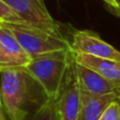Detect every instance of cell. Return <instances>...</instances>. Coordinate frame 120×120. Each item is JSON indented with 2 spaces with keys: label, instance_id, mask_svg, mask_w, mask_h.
Masks as SVG:
<instances>
[{
  "label": "cell",
  "instance_id": "1",
  "mask_svg": "<svg viewBox=\"0 0 120 120\" xmlns=\"http://www.w3.org/2000/svg\"><path fill=\"white\" fill-rule=\"evenodd\" d=\"M73 60L75 53L71 50L50 52L32 59L22 69L38 83L46 97L59 98Z\"/></svg>",
  "mask_w": 120,
  "mask_h": 120
},
{
  "label": "cell",
  "instance_id": "2",
  "mask_svg": "<svg viewBox=\"0 0 120 120\" xmlns=\"http://www.w3.org/2000/svg\"><path fill=\"white\" fill-rule=\"evenodd\" d=\"M29 75L22 67L0 71V96L9 120H25L29 115L26 106L29 97Z\"/></svg>",
  "mask_w": 120,
  "mask_h": 120
},
{
  "label": "cell",
  "instance_id": "3",
  "mask_svg": "<svg viewBox=\"0 0 120 120\" xmlns=\"http://www.w3.org/2000/svg\"><path fill=\"white\" fill-rule=\"evenodd\" d=\"M12 31L22 49L31 59L56 51L71 50L70 43L63 34H54L27 23H10L2 21Z\"/></svg>",
  "mask_w": 120,
  "mask_h": 120
},
{
  "label": "cell",
  "instance_id": "4",
  "mask_svg": "<svg viewBox=\"0 0 120 120\" xmlns=\"http://www.w3.org/2000/svg\"><path fill=\"white\" fill-rule=\"evenodd\" d=\"M28 25L50 33L62 34L60 25L52 18L43 1L39 0H1Z\"/></svg>",
  "mask_w": 120,
  "mask_h": 120
},
{
  "label": "cell",
  "instance_id": "5",
  "mask_svg": "<svg viewBox=\"0 0 120 120\" xmlns=\"http://www.w3.org/2000/svg\"><path fill=\"white\" fill-rule=\"evenodd\" d=\"M70 47L73 53H83L96 57L120 62L119 50L103 41L97 33L89 30L75 31Z\"/></svg>",
  "mask_w": 120,
  "mask_h": 120
},
{
  "label": "cell",
  "instance_id": "6",
  "mask_svg": "<svg viewBox=\"0 0 120 120\" xmlns=\"http://www.w3.org/2000/svg\"><path fill=\"white\" fill-rule=\"evenodd\" d=\"M81 107V90L75 73V60L68 68L63 88L57 98L60 120H78Z\"/></svg>",
  "mask_w": 120,
  "mask_h": 120
},
{
  "label": "cell",
  "instance_id": "7",
  "mask_svg": "<svg viewBox=\"0 0 120 120\" xmlns=\"http://www.w3.org/2000/svg\"><path fill=\"white\" fill-rule=\"evenodd\" d=\"M75 73L80 90L94 96L120 94V90L111 82L85 66L75 62Z\"/></svg>",
  "mask_w": 120,
  "mask_h": 120
},
{
  "label": "cell",
  "instance_id": "8",
  "mask_svg": "<svg viewBox=\"0 0 120 120\" xmlns=\"http://www.w3.org/2000/svg\"><path fill=\"white\" fill-rule=\"evenodd\" d=\"M75 62L96 71L120 90V62L83 53H75Z\"/></svg>",
  "mask_w": 120,
  "mask_h": 120
},
{
  "label": "cell",
  "instance_id": "9",
  "mask_svg": "<svg viewBox=\"0 0 120 120\" xmlns=\"http://www.w3.org/2000/svg\"><path fill=\"white\" fill-rule=\"evenodd\" d=\"M119 94L94 96L81 91V107L78 120H100L106 109L117 101Z\"/></svg>",
  "mask_w": 120,
  "mask_h": 120
},
{
  "label": "cell",
  "instance_id": "10",
  "mask_svg": "<svg viewBox=\"0 0 120 120\" xmlns=\"http://www.w3.org/2000/svg\"><path fill=\"white\" fill-rule=\"evenodd\" d=\"M0 48L15 67H26L32 60L2 21H0Z\"/></svg>",
  "mask_w": 120,
  "mask_h": 120
},
{
  "label": "cell",
  "instance_id": "11",
  "mask_svg": "<svg viewBox=\"0 0 120 120\" xmlns=\"http://www.w3.org/2000/svg\"><path fill=\"white\" fill-rule=\"evenodd\" d=\"M25 120H60L57 113V98L46 97L39 106L26 117Z\"/></svg>",
  "mask_w": 120,
  "mask_h": 120
},
{
  "label": "cell",
  "instance_id": "12",
  "mask_svg": "<svg viewBox=\"0 0 120 120\" xmlns=\"http://www.w3.org/2000/svg\"><path fill=\"white\" fill-rule=\"evenodd\" d=\"M0 19L10 23H27L1 0H0Z\"/></svg>",
  "mask_w": 120,
  "mask_h": 120
},
{
  "label": "cell",
  "instance_id": "13",
  "mask_svg": "<svg viewBox=\"0 0 120 120\" xmlns=\"http://www.w3.org/2000/svg\"><path fill=\"white\" fill-rule=\"evenodd\" d=\"M100 120H120V107L118 102H113L106 109Z\"/></svg>",
  "mask_w": 120,
  "mask_h": 120
},
{
  "label": "cell",
  "instance_id": "14",
  "mask_svg": "<svg viewBox=\"0 0 120 120\" xmlns=\"http://www.w3.org/2000/svg\"><path fill=\"white\" fill-rule=\"evenodd\" d=\"M12 67H15V66L11 63V61L8 59L7 55L3 53V51L0 48V71L5 69V68H12Z\"/></svg>",
  "mask_w": 120,
  "mask_h": 120
},
{
  "label": "cell",
  "instance_id": "15",
  "mask_svg": "<svg viewBox=\"0 0 120 120\" xmlns=\"http://www.w3.org/2000/svg\"><path fill=\"white\" fill-rule=\"evenodd\" d=\"M102 1H104L109 7H111V9H113L114 11H116V13L119 14V9H118V5L115 2V0H102Z\"/></svg>",
  "mask_w": 120,
  "mask_h": 120
},
{
  "label": "cell",
  "instance_id": "16",
  "mask_svg": "<svg viewBox=\"0 0 120 120\" xmlns=\"http://www.w3.org/2000/svg\"><path fill=\"white\" fill-rule=\"evenodd\" d=\"M0 120H9L5 115V112L4 109H3V105H2V100H1V96H0Z\"/></svg>",
  "mask_w": 120,
  "mask_h": 120
},
{
  "label": "cell",
  "instance_id": "17",
  "mask_svg": "<svg viewBox=\"0 0 120 120\" xmlns=\"http://www.w3.org/2000/svg\"><path fill=\"white\" fill-rule=\"evenodd\" d=\"M115 2L117 3V5H118V9H119V14H118V15L120 16V0H115Z\"/></svg>",
  "mask_w": 120,
  "mask_h": 120
},
{
  "label": "cell",
  "instance_id": "18",
  "mask_svg": "<svg viewBox=\"0 0 120 120\" xmlns=\"http://www.w3.org/2000/svg\"><path fill=\"white\" fill-rule=\"evenodd\" d=\"M117 102H118V104H119V107H120V94H119V96H118V99H117Z\"/></svg>",
  "mask_w": 120,
  "mask_h": 120
},
{
  "label": "cell",
  "instance_id": "19",
  "mask_svg": "<svg viewBox=\"0 0 120 120\" xmlns=\"http://www.w3.org/2000/svg\"><path fill=\"white\" fill-rule=\"evenodd\" d=\"M0 21H2V20H1V19H0Z\"/></svg>",
  "mask_w": 120,
  "mask_h": 120
}]
</instances>
